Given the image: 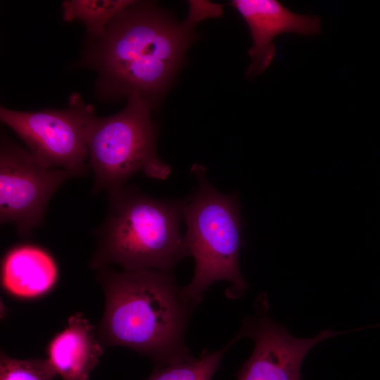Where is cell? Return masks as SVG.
I'll return each instance as SVG.
<instances>
[{
    "label": "cell",
    "instance_id": "obj_3",
    "mask_svg": "<svg viewBox=\"0 0 380 380\" xmlns=\"http://www.w3.org/2000/svg\"><path fill=\"white\" fill-rule=\"evenodd\" d=\"M108 202L104 220L94 232L91 268L118 264L125 271L171 272L189 256L179 230L183 200L154 198L127 184L108 194Z\"/></svg>",
    "mask_w": 380,
    "mask_h": 380
},
{
    "label": "cell",
    "instance_id": "obj_5",
    "mask_svg": "<svg viewBox=\"0 0 380 380\" xmlns=\"http://www.w3.org/2000/svg\"><path fill=\"white\" fill-rule=\"evenodd\" d=\"M152 110L142 99L131 95L120 112L91 118L87 145L88 163L94 176L93 195L122 189L137 172L159 180L170 175V166L156 153L158 127L151 119Z\"/></svg>",
    "mask_w": 380,
    "mask_h": 380
},
{
    "label": "cell",
    "instance_id": "obj_14",
    "mask_svg": "<svg viewBox=\"0 0 380 380\" xmlns=\"http://www.w3.org/2000/svg\"><path fill=\"white\" fill-rule=\"evenodd\" d=\"M56 376L47 359L19 360L1 353L0 380H53Z\"/></svg>",
    "mask_w": 380,
    "mask_h": 380
},
{
    "label": "cell",
    "instance_id": "obj_6",
    "mask_svg": "<svg viewBox=\"0 0 380 380\" xmlns=\"http://www.w3.org/2000/svg\"><path fill=\"white\" fill-rule=\"evenodd\" d=\"M94 106L72 93L61 110L18 111L1 106L0 120L25 143L36 160L48 168L84 176L89 168L87 129Z\"/></svg>",
    "mask_w": 380,
    "mask_h": 380
},
{
    "label": "cell",
    "instance_id": "obj_2",
    "mask_svg": "<svg viewBox=\"0 0 380 380\" xmlns=\"http://www.w3.org/2000/svg\"><path fill=\"white\" fill-rule=\"evenodd\" d=\"M98 279L105 295L96 330L102 345L131 348L156 367L191 357L184 334L197 305L184 296L171 272L101 268Z\"/></svg>",
    "mask_w": 380,
    "mask_h": 380
},
{
    "label": "cell",
    "instance_id": "obj_11",
    "mask_svg": "<svg viewBox=\"0 0 380 380\" xmlns=\"http://www.w3.org/2000/svg\"><path fill=\"white\" fill-rule=\"evenodd\" d=\"M58 276L53 257L35 244L15 245L1 260V285L7 292L18 298H33L46 293L53 288Z\"/></svg>",
    "mask_w": 380,
    "mask_h": 380
},
{
    "label": "cell",
    "instance_id": "obj_1",
    "mask_svg": "<svg viewBox=\"0 0 380 380\" xmlns=\"http://www.w3.org/2000/svg\"><path fill=\"white\" fill-rule=\"evenodd\" d=\"M189 4L187 18L179 22L155 3L134 1L101 37L89 39L80 65L97 73L99 99L115 101L134 95L155 109L195 41V27L222 14L221 4L197 0Z\"/></svg>",
    "mask_w": 380,
    "mask_h": 380
},
{
    "label": "cell",
    "instance_id": "obj_8",
    "mask_svg": "<svg viewBox=\"0 0 380 380\" xmlns=\"http://www.w3.org/2000/svg\"><path fill=\"white\" fill-rule=\"evenodd\" d=\"M255 314L242 321L237 334L254 341L250 357L236 373L237 380H301L300 367L307 353L317 343L346 332L325 329L312 338H296L269 315L266 293L254 304Z\"/></svg>",
    "mask_w": 380,
    "mask_h": 380
},
{
    "label": "cell",
    "instance_id": "obj_13",
    "mask_svg": "<svg viewBox=\"0 0 380 380\" xmlns=\"http://www.w3.org/2000/svg\"><path fill=\"white\" fill-rule=\"evenodd\" d=\"M240 339L236 334L220 350L211 352L204 349L198 358L191 357L187 360L156 367L147 380H211L220 368L224 353Z\"/></svg>",
    "mask_w": 380,
    "mask_h": 380
},
{
    "label": "cell",
    "instance_id": "obj_12",
    "mask_svg": "<svg viewBox=\"0 0 380 380\" xmlns=\"http://www.w3.org/2000/svg\"><path fill=\"white\" fill-rule=\"evenodd\" d=\"M132 0H65L61 4L65 22L79 20L86 27L89 39L101 37L111 20L131 5Z\"/></svg>",
    "mask_w": 380,
    "mask_h": 380
},
{
    "label": "cell",
    "instance_id": "obj_4",
    "mask_svg": "<svg viewBox=\"0 0 380 380\" xmlns=\"http://www.w3.org/2000/svg\"><path fill=\"white\" fill-rule=\"evenodd\" d=\"M191 173L197 180L193 193L183 199L182 215L186 223L184 236L195 269L183 293L198 305L210 286L218 281L230 282L227 298H241L248 288L239 267L243 241L239 202L235 193L223 194L209 182L205 168L194 164Z\"/></svg>",
    "mask_w": 380,
    "mask_h": 380
},
{
    "label": "cell",
    "instance_id": "obj_7",
    "mask_svg": "<svg viewBox=\"0 0 380 380\" xmlns=\"http://www.w3.org/2000/svg\"><path fill=\"white\" fill-rule=\"evenodd\" d=\"M79 177L48 168L6 134L0 139V223L11 224L19 236L30 237L44 223L48 203L68 179Z\"/></svg>",
    "mask_w": 380,
    "mask_h": 380
},
{
    "label": "cell",
    "instance_id": "obj_9",
    "mask_svg": "<svg viewBox=\"0 0 380 380\" xmlns=\"http://www.w3.org/2000/svg\"><path fill=\"white\" fill-rule=\"evenodd\" d=\"M231 5L248 26L253 40L248 52L251 58L246 74L248 79L270 66L276 53L273 41L279 34L312 36L321 32L319 16L293 13L277 0H233Z\"/></svg>",
    "mask_w": 380,
    "mask_h": 380
},
{
    "label": "cell",
    "instance_id": "obj_10",
    "mask_svg": "<svg viewBox=\"0 0 380 380\" xmlns=\"http://www.w3.org/2000/svg\"><path fill=\"white\" fill-rule=\"evenodd\" d=\"M102 355L95 327L80 312L69 317L47 348V360L63 380H90Z\"/></svg>",
    "mask_w": 380,
    "mask_h": 380
}]
</instances>
